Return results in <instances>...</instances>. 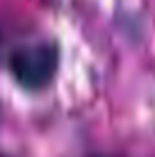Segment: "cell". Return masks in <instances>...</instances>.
Instances as JSON below:
<instances>
[{
    "label": "cell",
    "instance_id": "obj_1",
    "mask_svg": "<svg viewBox=\"0 0 155 157\" xmlns=\"http://www.w3.org/2000/svg\"><path fill=\"white\" fill-rule=\"evenodd\" d=\"M7 66L16 84L28 91H44L60 71V46L55 41H34L9 52Z\"/></svg>",
    "mask_w": 155,
    "mask_h": 157
},
{
    "label": "cell",
    "instance_id": "obj_2",
    "mask_svg": "<svg viewBox=\"0 0 155 157\" xmlns=\"http://www.w3.org/2000/svg\"><path fill=\"white\" fill-rule=\"evenodd\" d=\"M0 157H12V155H7V153H2V150H0Z\"/></svg>",
    "mask_w": 155,
    "mask_h": 157
}]
</instances>
